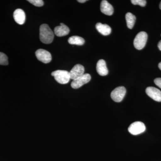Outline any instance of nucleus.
Here are the masks:
<instances>
[{
    "label": "nucleus",
    "instance_id": "6ab92c4d",
    "mask_svg": "<svg viewBox=\"0 0 161 161\" xmlns=\"http://www.w3.org/2000/svg\"><path fill=\"white\" fill-rule=\"evenodd\" d=\"M28 2L37 7H41L43 5V2L42 0H28Z\"/></svg>",
    "mask_w": 161,
    "mask_h": 161
},
{
    "label": "nucleus",
    "instance_id": "f03ea898",
    "mask_svg": "<svg viewBox=\"0 0 161 161\" xmlns=\"http://www.w3.org/2000/svg\"><path fill=\"white\" fill-rule=\"evenodd\" d=\"M52 75L54 77L57 82L61 84H66L71 79L69 72L66 70H58L52 72Z\"/></svg>",
    "mask_w": 161,
    "mask_h": 161
},
{
    "label": "nucleus",
    "instance_id": "6e6552de",
    "mask_svg": "<svg viewBox=\"0 0 161 161\" xmlns=\"http://www.w3.org/2000/svg\"><path fill=\"white\" fill-rule=\"evenodd\" d=\"M146 93L153 100L161 102V92L154 87H148L146 90Z\"/></svg>",
    "mask_w": 161,
    "mask_h": 161
},
{
    "label": "nucleus",
    "instance_id": "7ed1b4c3",
    "mask_svg": "<svg viewBox=\"0 0 161 161\" xmlns=\"http://www.w3.org/2000/svg\"><path fill=\"white\" fill-rule=\"evenodd\" d=\"M148 35L146 32L141 31L135 37L133 44L134 47L137 50L143 49L147 43Z\"/></svg>",
    "mask_w": 161,
    "mask_h": 161
},
{
    "label": "nucleus",
    "instance_id": "ddd939ff",
    "mask_svg": "<svg viewBox=\"0 0 161 161\" xmlns=\"http://www.w3.org/2000/svg\"><path fill=\"white\" fill-rule=\"evenodd\" d=\"M96 70L98 74L101 76H104L108 73L105 61L103 59L98 60L96 65Z\"/></svg>",
    "mask_w": 161,
    "mask_h": 161
},
{
    "label": "nucleus",
    "instance_id": "9b49d317",
    "mask_svg": "<svg viewBox=\"0 0 161 161\" xmlns=\"http://www.w3.org/2000/svg\"><path fill=\"white\" fill-rule=\"evenodd\" d=\"M13 16L15 21L18 24L23 25L25 23L26 15L23 9H16L14 12Z\"/></svg>",
    "mask_w": 161,
    "mask_h": 161
},
{
    "label": "nucleus",
    "instance_id": "4be33fe9",
    "mask_svg": "<svg viewBox=\"0 0 161 161\" xmlns=\"http://www.w3.org/2000/svg\"><path fill=\"white\" fill-rule=\"evenodd\" d=\"M86 1V0H78V2L80 3H84Z\"/></svg>",
    "mask_w": 161,
    "mask_h": 161
},
{
    "label": "nucleus",
    "instance_id": "0eeeda50",
    "mask_svg": "<svg viewBox=\"0 0 161 161\" xmlns=\"http://www.w3.org/2000/svg\"><path fill=\"white\" fill-rule=\"evenodd\" d=\"M35 54L38 60L43 63H49L52 60L51 54L46 50L38 49L36 52Z\"/></svg>",
    "mask_w": 161,
    "mask_h": 161
},
{
    "label": "nucleus",
    "instance_id": "f8f14e48",
    "mask_svg": "<svg viewBox=\"0 0 161 161\" xmlns=\"http://www.w3.org/2000/svg\"><path fill=\"white\" fill-rule=\"evenodd\" d=\"M69 29L67 26L61 23L60 26H57L54 29V33L58 37L64 36L69 33Z\"/></svg>",
    "mask_w": 161,
    "mask_h": 161
},
{
    "label": "nucleus",
    "instance_id": "a211bd4d",
    "mask_svg": "<svg viewBox=\"0 0 161 161\" xmlns=\"http://www.w3.org/2000/svg\"><path fill=\"white\" fill-rule=\"evenodd\" d=\"M131 3L134 5H139L142 7L146 6L147 1L146 0H132Z\"/></svg>",
    "mask_w": 161,
    "mask_h": 161
},
{
    "label": "nucleus",
    "instance_id": "1a4fd4ad",
    "mask_svg": "<svg viewBox=\"0 0 161 161\" xmlns=\"http://www.w3.org/2000/svg\"><path fill=\"white\" fill-rule=\"evenodd\" d=\"M85 69L83 66L80 64L75 65L69 72L70 78L73 80L81 77L84 74Z\"/></svg>",
    "mask_w": 161,
    "mask_h": 161
},
{
    "label": "nucleus",
    "instance_id": "aec40b11",
    "mask_svg": "<svg viewBox=\"0 0 161 161\" xmlns=\"http://www.w3.org/2000/svg\"><path fill=\"white\" fill-rule=\"evenodd\" d=\"M154 83L161 89V78H157L154 79Z\"/></svg>",
    "mask_w": 161,
    "mask_h": 161
},
{
    "label": "nucleus",
    "instance_id": "2eb2a0df",
    "mask_svg": "<svg viewBox=\"0 0 161 161\" xmlns=\"http://www.w3.org/2000/svg\"><path fill=\"white\" fill-rule=\"evenodd\" d=\"M127 25L129 29H132L135 24L136 18L134 15L131 13H127L125 15Z\"/></svg>",
    "mask_w": 161,
    "mask_h": 161
},
{
    "label": "nucleus",
    "instance_id": "423d86ee",
    "mask_svg": "<svg viewBox=\"0 0 161 161\" xmlns=\"http://www.w3.org/2000/svg\"><path fill=\"white\" fill-rule=\"evenodd\" d=\"M91 80V76L89 74H84L72 81L71 86L74 89H78L86 84L89 82Z\"/></svg>",
    "mask_w": 161,
    "mask_h": 161
},
{
    "label": "nucleus",
    "instance_id": "4468645a",
    "mask_svg": "<svg viewBox=\"0 0 161 161\" xmlns=\"http://www.w3.org/2000/svg\"><path fill=\"white\" fill-rule=\"evenodd\" d=\"M96 28L100 34L103 36L110 35L112 32V29L109 26L100 23H97L96 24Z\"/></svg>",
    "mask_w": 161,
    "mask_h": 161
},
{
    "label": "nucleus",
    "instance_id": "f3484780",
    "mask_svg": "<svg viewBox=\"0 0 161 161\" xmlns=\"http://www.w3.org/2000/svg\"><path fill=\"white\" fill-rule=\"evenodd\" d=\"M8 57L4 53L0 52V64L6 65L8 64Z\"/></svg>",
    "mask_w": 161,
    "mask_h": 161
},
{
    "label": "nucleus",
    "instance_id": "9d476101",
    "mask_svg": "<svg viewBox=\"0 0 161 161\" xmlns=\"http://www.w3.org/2000/svg\"><path fill=\"white\" fill-rule=\"evenodd\" d=\"M100 10L104 14L108 16L112 15L114 12L113 6L106 0L102 1L100 5Z\"/></svg>",
    "mask_w": 161,
    "mask_h": 161
},
{
    "label": "nucleus",
    "instance_id": "b1692460",
    "mask_svg": "<svg viewBox=\"0 0 161 161\" xmlns=\"http://www.w3.org/2000/svg\"><path fill=\"white\" fill-rule=\"evenodd\" d=\"M159 8H160V9H161V2L160 3Z\"/></svg>",
    "mask_w": 161,
    "mask_h": 161
},
{
    "label": "nucleus",
    "instance_id": "f257e3e1",
    "mask_svg": "<svg viewBox=\"0 0 161 161\" xmlns=\"http://www.w3.org/2000/svg\"><path fill=\"white\" fill-rule=\"evenodd\" d=\"M53 32L48 25L43 24L40 26V41L45 44H50L53 40Z\"/></svg>",
    "mask_w": 161,
    "mask_h": 161
},
{
    "label": "nucleus",
    "instance_id": "5701e85b",
    "mask_svg": "<svg viewBox=\"0 0 161 161\" xmlns=\"http://www.w3.org/2000/svg\"><path fill=\"white\" fill-rule=\"evenodd\" d=\"M158 68H159V69L161 70V62L160 63H159L158 64Z\"/></svg>",
    "mask_w": 161,
    "mask_h": 161
},
{
    "label": "nucleus",
    "instance_id": "dca6fc26",
    "mask_svg": "<svg viewBox=\"0 0 161 161\" xmlns=\"http://www.w3.org/2000/svg\"><path fill=\"white\" fill-rule=\"evenodd\" d=\"M84 39L78 36H73L69 39V43L72 45H82L84 44Z\"/></svg>",
    "mask_w": 161,
    "mask_h": 161
},
{
    "label": "nucleus",
    "instance_id": "20e7f679",
    "mask_svg": "<svg viewBox=\"0 0 161 161\" xmlns=\"http://www.w3.org/2000/svg\"><path fill=\"white\" fill-rule=\"evenodd\" d=\"M126 93V90L124 86L116 87L112 92L111 97L115 102H120L123 100Z\"/></svg>",
    "mask_w": 161,
    "mask_h": 161
},
{
    "label": "nucleus",
    "instance_id": "412c9836",
    "mask_svg": "<svg viewBox=\"0 0 161 161\" xmlns=\"http://www.w3.org/2000/svg\"><path fill=\"white\" fill-rule=\"evenodd\" d=\"M158 47L159 49L161 51V40L159 42L158 45Z\"/></svg>",
    "mask_w": 161,
    "mask_h": 161
},
{
    "label": "nucleus",
    "instance_id": "39448f33",
    "mask_svg": "<svg viewBox=\"0 0 161 161\" xmlns=\"http://www.w3.org/2000/svg\"><path fill=\"white\" fill-rule=\"evenodd\" d=\"M146 130V126L143 123L136 121L131 124L129 127L128 130L131 134L137 135L145 132Z\"/></svg>",
    "mask_w": 161,
    "mask_h": 161
}]
</instances>
